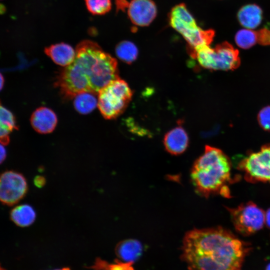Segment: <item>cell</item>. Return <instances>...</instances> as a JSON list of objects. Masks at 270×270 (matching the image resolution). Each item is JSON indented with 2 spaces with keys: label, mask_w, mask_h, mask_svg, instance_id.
<instances>
[{
  "label": "cell",
  "mask_w": 270,
  "mask_h": 270,
  "mask_svg": "<svg viewBox=\"0 0 270 270\" xmlns=\"http://www.w3.org/2000/svg\"><path fill=\"white\" fill-rule=\"evenodd\" d=\"M44 52L55 64L64 67L73 62L76 54L73 48L64 42L52 44L44 48Z\"/></svg>",
  "instance_id": "14"
},
{
  "label": "cell",
  "mask_w": 270,
  "mask_h": 270,
  "mask_svg": "<svg viewBox=\"0 0 270 270\" xmlns=\"http://www.w3.org/2000/svg\"><path fill=\"white\" fill-rule=\"evenodd\" d=\"M132 96L128 84L120 78L102 88L98 94V107L106 119H114L127 108Z\"/></svg>",
  "instance_id": "6"
},
{
  "label": "cell",
  "mask_w": 270,
  "mask_h": 270,
  "mask_svg": "<svg viewBox=\"0 0 270 270\" xmlns=\"http://www.w3.org/2000/svg\"><path fill=\"white\" fill-rule=\"evenodd\" d=\"M117 11L118 10L124 11L128 8L129 2L126 0H115Z\"/></svg>",
  "instance_id": "25"
},
{
  "label": "cell",
  "mask_w": 270,
  "mask_h": 270,
  "mask_svg": "<svg viewBox=\"0 0 270 270\" xmlns=\"http://www.w3.org/2000/svg\"><path fill=\"white\" fill-rule=\"evenodd\" d=\"M96 30L94 28H90L89 30H88V33L89 34L91 33L92 35H93L94 34H96Z\"/></svg>",
  "instance_id": "29"
},
{
  "label": "cell",
  "mask_w": 270,
  "mask_h": 270,
  "mask_svg": "<svg viewBox=\"0 0 270 270\" xmlns=\"http://www.w3.org/2000/svg\"><path fill=\"white\" fill-rule=\"evenodd\" d=\"M265 224L270 228V208L265 212Z\"/></svg>",
  "instance_id": "27"
},
{
  "label": "cell",
  "mask_w": 270,
  "mask_h": 270,
  "mask_svg": "<svg viewBox=\"0 0 270 270\" xmlns=\"http://www.w3.org/2000/svg\"><path fill=\"white\" fill-rule=\"evenodd\" d=\"M28 183L20 172L7 170L2 174L0 178V199L4 204L12 206L18 203L28 191Z\"/></svg>",
  "instance_id": "9"
},
{
  "label": "cell",
  "mask_w": 270,
  "mask_h": 270,
  "mask_svg": "<svg viewBox=\"0 0 270 270\" xmlns=\"http://www.w3.org/2000/svg\"><path fill=\"white\" fill-rule=\"evenodd\" d=\"M34 182L36 187L40 188L46 184V179L42 176H36L34 180Z\"/></svg>",
  "instance_id": "24"
},
{
  "label": "cell",
  "mask_w": 270,
  "mask_h": 270,
  "mask_svg": "<svg viewBox=\"0 0 270 270\" xmlns=\"http://www.w3.org/2000/svg\"><path fill=\"white\" fill-rule=\"evenodd\" d=\"M132 262H124L121 260H116L115 263L108 264L102 262V268L106 270H134Z\"/></svg>",
  "instance_id": "23"
},
{
  "label": "cell",
  "mask_w": 270,
  "mask_h": 270,
  "mask_svg": "<svg viewBox=\"0 0 270 270\" xmlns=\"http://www.w3.org/2000/svg\"><path fill=\"white\" fill-rule=\"evenodd\" d=\"M188 142L187 132L181 126L170 130L166 134L164 139L166 150L172 155H179L183 153L187 148Z\"/></svg>",
  "instance_id": "13"
},
{
  "label": "cell",
  "mask_w": 270,
  "mask_h": 270,
  "mask_svg": "<svg viewBox=\"0 0 270 270\" xmlns=\"http://www.w3.org/2000/svg\"><path fill=\"white\" fill-rule=\"evenodd\" d=\"M0 128L10 132L14 129L18 128L13 114L2 105L0 108Z\"/></svg>",
  "instance_id": "21"
},
{
  "label": "cell",
  "mask_w": 270,
  "mask_h": 270,
  "mask_svg": "<svg viewBox=\"0 0 270 270\" xmlns=\"http://www.w3.org/2000/svg\"><path fill=\"white\" fill-rule=\"evenodd\" d=\"M76 52L73 62L62 70L55 82L64 98H74L82 92L98 94L102 88L119 78L116 60L96 42L81 41Z\"/></svg>",
  "instance_id": "2"
},
{
  "label": "cell",
  "mask_w": 270,
  "mask_h": 270,
  "mask_svg": "<svg viewBox=\"0 0 270 270\" xmlns=\"http://www.w3.org/2000/svg\"><path fill=\"white\" fill-rule=\"evenodd\" d=\"M70 270V269L68 268H62V269H60V270Z\"/></svg>",
  "instance_id": "32"
},
{
  "label": "cell",
  "mask_w": 270,
  "mask_h": 270,
  "mask_svg": "<svg viewBox=\"0 0 270 270\" xmlns=\"http://www.w3.org/2000/svg\"><path fill=\"white\" fill-rule=\"evenodd\" d=\"M228 210L236 230L242 235H251L265 224V212L252 202Z\"/></svg>",
  "instance_id": "7"
},
{
  "label": "cell",
  "mask_w": 270,
  "mask_h": 270,
  "mask_svg": "<svg viewBox=\"0 0 270 270\" xmlns=\"http://www.w3.org/2000/svg\"><path fill=\"white\" fill-rule=\"evenodd\" d=\"M4 79L2 75L0 74V89L2 90L4 85Z\"/></svg>",
  "instance_id": "30"
},
{
  "label": "cell",
  "mask_w": 270,
  "mask_h": 270,
  "mask_svg": "<svg viewBox=\"0 0 270 270\" xmlns=\"http://www.w3.org/2000/svg\"><path fill=\"white\" fill-rule=\"evenodd\" d=\"M115 50L118 58L128 64L136 60L138 52L136 46L129 40L120 42L116 46Z\"/></svg>",
  "instance_id": "19"
},
{
  "label": "cell",
  "mask_w": 270,
  "mask_h": 270,
  "mask_svg": "<svg viewBox=\"0 0 270 270\" xmlns=\"http://www.w3.org/2000/svg\"><path fill=\"white\" fill-rule=\"evenodd\" d=\"M36 217L34 208L26 204L17 205L10 211L11 220L20 227H28L32 225Z\"/></svg>",
  "instance_id": "17"
},
{
  "label": "cell",
  "mask_w": 270,
  "mask_h": 270,
  "mask_svg": "<svg viewBox=\"0 0 270 270\" xmlns=\"http://www.w3.org/2000/svg\"><path fill=\"white\" fill-rule=\"evenodd\" d=\"M127 8L132 22L140 26L150 25L157 14L156 5L152 0H132Z\"/></svg>",
  "instance_id": "10"
},
{
  "label": "cell",
  "mask_w": 270,
  "mask_h": 270,
  "mask_svg": "<svg viewBox=\"0 0 270 270\" xmlns=\"http://www.w3.org/2000/svg\"><path fill=\"white\" fill-rule=\"evenodd\" d=\"M6 8L5 6L3 5L2 4H0V14H4L6 12Z\"/></svg>",
  "instance_id": "28"
},
{
  "label": "cell",
  "mask_w": 270,
  "mask_h": 270,
  "mask_svg": "<svg viewBox=\"0 0 270 270\" xmlns=\"http://www.w3.org/2000/svg\"><path fill=\"white\" fill-rule=\"evenodd\" d=\"M258 120L262 128L270 132V106L264 107L260 111Z\"/></svg>",
  "instance_id": "22"
},
{
  "label": "cell",
  "mask_w": 270,
  "mask_h": 270,
  "mask_svg": "<svg viewBox=\"0 0 270 270\" xmlns=\"http://www.w3.org/2000/svg\"><path fill=\"white\" fill-rule=\"evenodd\" d=\"M88 10L93 15H104L112 8L111 0H84Z\"/></svg>",
  "instance_id": "20"
},
{
  "label": "cell",
  "mask_w": 270,
  "mask_h": 270,
  "mask_svg": "<svg viewBox=\"0 0 270 270\" xmlns=\"http://www.w3.org/2000/svg\"><path fill=\"white\" fill-rule=\"evenodd\" d=\"M188 51L201 66L210 70H232L238 68L240 63L238 50L226 42L217 44L214 48L204 45L188 49Z\"/></svg>",
  "instance_id": "4"
},
{
  "label": "cell",
  "mask_w": 270,
  "mask_h": 270,
  "mask_svg": "<svg viewBox=\"0 0 270 270\" xmlns=\"http://www.w3.org/2000/svg\"><path fill=\"white\" fill-rule=\"evenodd\" d=\"M33 128L42 134L52 132L55 128L58 118L54 112L46 107H40L34 110L30 117Z\"/></svg>",
  "instance_id": "12"
},
{
  "label": "cell",
  "mask_w": 270,
  "mask_h": 270,
  "mask_svg": "<svg viewBox=\"0 0 270 270\" xmlns=\"http://www.w3.org/2000/svg\"><path fill=\"white\" fill-rule=\"evenodd\" d=\"M0 162L2 163L6 159V150L4 148V145H0Z\"/></svg>",
  "instance_id": "26"
},
{
  "label": "cell",
  "mask_w": 270,
  "mask_h": 270,
  "mask_svg": "<svg viewBox=\"0 0 270 270\" xmlns=\"http://www.w3.org/2000/svg\"><path fill=\"white\" fill-rule=\"evenodd\" d=\"M170 25L180 33L188 43V49L209 45L215 32L212 30H204L199 27L184 4L172 8L168 15Z\"/></svg>",
  "instance_id": "5"
},
{
  "label": "cell",
  "mask_w": 270,
  "mask_h": 270,
  "mask_svg": "<svg viewBox=\"0 0 270 270\" xmlns=\"http://www.w3.org/2000/svg\"><path fill=\"white\" fill-rule=\"evenodd\" d=\"M250 248L222 227L194 229L184 236L182 256L190 270H241Z\"/></svg>",
  "instance_id": "1"
},
{
  "label": "cell",
  "mask_w": 270,
  "mask_h": 270,
  "mask_svg": "<svg viewBox=\"0 0 270 270\" xmlns=\"http://www.w3.org/2000/svg\"><path fill=\"white\" fill-rule=\"evenodd\" d=\"M234 40L237 46L242 49H248L256 43L270 45V30L266 28L254 31L250 29H242L235 36Z\"/></svg>",
  "instance_id": "11"
},
{
  "label": "cell",
  "mask_w": 270,
  "mask_h": 270,
  "mask_svg": "<svg viewBox=\"0 0 270 270\" xmlns=\"http://www.w3.org/2000/svg\"><path fill=\"white\" fill-rule=\"evenodd\" d=\"M94 93L82 92L76 95L74 100V106L76 110L82 114L92 112L98 106V98Z\"/></svg>",
  "instance_id": "18"
},
{
  "label": "cell",
  "mask_w": 270,
  "mask_h": 270,
  "mask_svg": "<svg viewBox=\"0 0 270 270\" xmlns=\"http://www.w3.org/2000/svg\"><path fill=\"white\" fill-rule=\"evenodd\" d=\"M265 270H270V263L267 265Z\"/></svg>",
  "instance_id": "31"
},
{
  "label": "cell",
  "mask_w": 270,
  "mask_h": 270,
  "mask_svg": "<svg viewBox=\"0 0 270 270\" xmlns=\"http://www.w3.org/2000/svg\"><path fill=\"white\" fill-rule=\"evenodd\" d=\"M231 162L220 150L209 146L195 161L190 172L191 180L196 192L208 198L219 194L230 197L228 184L232 182Z\"/></svg>",
  "instance_id": "3"
},
{
  "label": "cell",
  "mask_w": 270,
  "mask_h": 270,
  "mask_svg": "<svg viewBox=\"0 0 270 270\" xmlns=\"http://www.w3.org/2000/svg\"><path fill=\"white\" fill-rule=\"evenodd\" d=\"M238 168L244 172L248 182L270 183V144L244 158L238 163Z\"/></svg>",
  "instance_id": "8"
},
{
  "label": "cell",
  "mask_w": 270,
  "mask_h": 270,
  "mask_svg": "<svg viewBox=\"0 0 270 270\" xmlns=\"http://www.w3.org/2000/svg\"><path fill=\"white\" fill-rule=\"evenodd\" d=\"M237 18L245 28L254 30L261 24L262 11L256 4H248L242 7L237 14Z\"/></svg>",
  "instance_id": "15"
},
{
  "label": "cell",
  "mask_w": 270,
  "mask_h": 270,
  "mask_svg": "<svg viewBox=\"0 0 270 270\" xmlns=\"http://www.w3.org/2000/svg\"><path fill=\"white\" fill-rule=\"evenodd\" d=\"M142 246L140 242L133 239L121 241L116 247V254L122 262L133 263L140 256Z\"/></svg>",
  "instance_id": "16"
}]
</instances>
